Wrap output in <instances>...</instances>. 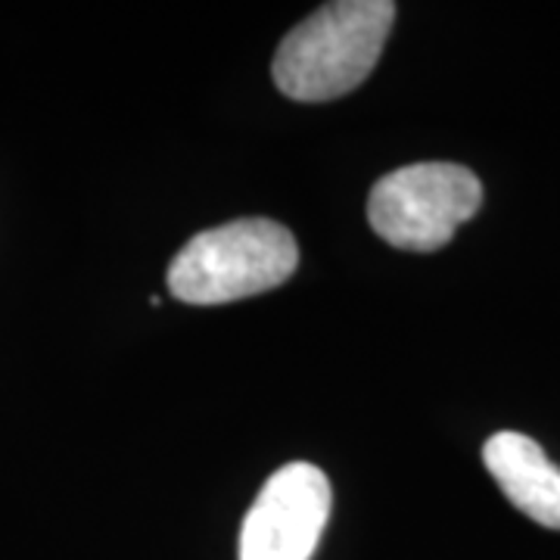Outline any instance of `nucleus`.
Masks as SVG:
<instances>
[{
  "label": "nucleus",
  "instance_id": "obj_1",
  "mask_svg": "<svg viewBox=\"0 0 560 560\" xmlns=\"http://www.w3.org/2000/svg\"><path fill=\"white\" fill-rule=\"evenodd\" d=\"M396 20L393 0H337L302 20L275 54V84L300 103L337 101L381 60Z\"/></svg>",
  "mask_w": 560,
  "mask_h": 560
},
{
  "label": "nucleus",
  "instance_id": "obj_2",
  "mask_svg": "<svg viewBox=\"0 0 560 560\" xmlns=\"http://www.w3.org/2000/svg\"><path fill=\"white\" fill-rule=\"evenodd\" d=\"M300 265L293 234L271 219L202 231L168 265V290L187 305H224L280 287Z\"/></svg>",
  "mask_w": 560,
  "mask_h": 560
},
{
  "label": "nucleus",
  "instance_id": "obj_3",
  "mask_svg": "<svg viewBox=\"0 0 560 560\" xmlns=\"http://www.w3.org/2000/svg\"><path fill=\"white\" fill-rule=\"evenodd\" d=\"M482 206L480 178L455 162H415L389 172L368 197L377 237L408 253H436Z\"/></svg>",
  "mask_w": 560,
  "mask_h": 560
},
{
  "label": "nucleus",
  "instance_id": "obj_4",
  "mask_svg": "<svg viewBox=\"0 0 560 560\" xmlns=\"http://www.w3.org/2000/svg\"><path fill=\"white\" fill-rule=\"evenodd\" d=\"M330 482L308 460L280 467L246 511L241 560H312L330 521Z\"/></svg>",
  "mask_w": 560,
  "mask_h": 560
},
{
  "label": "nucleus",
  "instance_id": "obj_5",
  "mask_svg": "<svg viewBox=\"0 0 560 560\" xmlns=\"http://www.w3.org/2000/svg\"><path fill=\"white\" fill-rule=\"evenodd\" d=\"M482 464L517 511L545 529H560V470L539 442L501 430L482 445Z\"/></svg>",
  "mask_w": 560,
  "mask_h": 560
}]
</instances>
